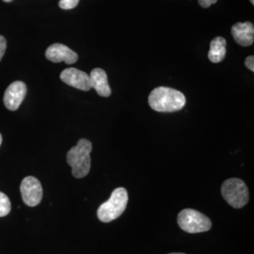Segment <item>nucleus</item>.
<instances>
[{"label": "nucleus", "mask_w": 254, "mask_h": 254, "mask_svg": "<svg viewBox=\"0 0 254 254\" xmlns=\"http://www.w3.org/2000/svg\"><path fill=\"white\" fill-rule=\"evenodd\" d=\"M151 109L157 112H175L186 105V97L181 91L168 87H157L149 95Z\"/></svg>", "instance_id": "1"}, {"label": "nucleus", "mask_w": 254, "mask_h": 254, "mask_svg": "<svg viewBox=\"0 0 254 254\" xmlns=\"http://www.w3.org/2000/svg\"><path fill=\"white\" fill-rule=\"evenodd\" d=\"M92 144L91 141L81 138L77 144L67 153V163L72 168L74 178L80 179L86 177L91 171V153Z\"/></svg>", "instance_id": "2"}, {"label": "nucleus", "mask_w": 254, "mask_h": 254, "mask_svg": "<svg viewBox=\"0 0 254 254\" xmlns=\"http://www.w3.org/2000/svg\"><path fill=\"white\" fill-rule=\"evenodd\" d=\"M127 203L128 193L127 190L124 188H118L112 192L109 200L99 206L97 217L102 222H111L123 215L127 209Z\"/></svg>", "instance_id": "3"}, {"label": "nucleus", "mask_w": 254, "mask_h": 254, "mask_svg": "<svg viewBox=\"0 0 254 254\" xmlns=\"http://www.w3.org/2000/svg\"><path fill=\"white\" fill-rule=\"evenodd\" d=\"M177 223L184 232L198 234L207 232L212 228L208 217L194 209H184L178 215Z\"/></svg>", "instance_id": "4"}, {"label": "nucleus", "mask_w": 254, "mask_h": 254, "mask_svg": "<svg viewBox=\"0 0 254 254\" xmlns=\"http://www.w3.org/2000/svg\"><path fill=\"white\" fill-rule=\"evenodd\" d=\"M221 194L224 200L234 208L244 207L249 201V190L245 183L238 178H230L221 186Z\"/></svg>", "instance_id": "5"}, {"label": "nucleus", "mask_w": 254, "mask_h": 254, "mask_svg": "<svg viewBox=\"0 0 254 254\" xmlns=\"http://www.w3.org/2000/svg\"><path fill=\"white\" fill-rule=\"evenodd\" d=\"M23 201L31 207L40 204L43 199V187L41 182L33 176H27L20 187Z\"/></svg>", "instance_id": "6"}, {"label": "nucleus", "mask_w": 254, "mask_h": 254, "mask_svg": "<svg viewBox=\"0 0 254 254\" xmlns=\"http://www.w3.org/2000/svg\"><path fill=\"white\" fill-rule=\"evenodd\" d=\"M27 85L23 81L11 83L4 94V105L7 109L15 111L19 109L27 94Z\"/></svg>", "instance_id": "7"}, {"label": "nucleus", "mask_w": 254, "mask_h": 254, "mask_svg": "<svg viewBox=\"0 0 254 254\" xmlns=\"http://www.w3.org/2000/svg\"><path fill=\"white\" fill-rule=\"evenodd\" d=\"M61 79L65 84L81 91H88L91 89L90 75L76 68L65 69L61 73Z\"/></svg>", "instance_id": "8"}, {"label": "nucleus", "mask_w": 254, "mask_h": 254, "mask_svg": "<svg viewBox=\"0 0 254 254\" xmlns=\"http://www.w3.org/2000/svg\"><path fill=\"white\" fill-rule=\"evenodd\" d=\"M46 57L48 61L55 64L64 62L66 64H73L78 60L77 54L63 44H53L49 46L46 49Z\"/></svg>", "instance_id": "9"}, {"label": "nucleus", "mask_w": 254, "mask_h": 254, "mask_svg": "<svg viewBox=\"0 0 254 254\" xmlns=\"http://www.w3.org/2000/svg\"><path fill=\"white\" fill-rule=\"evenodd\" d=\"M232 34L236 43L241 46H250L254 44V27L251 22L236 23L232 27Z\"/></svg>", "instance_id": "10"}, {"label": "nucleus", "mask_w": 254, "mask_h": 254, "mask_svg": "<svg viewBox=\"0 0 254 254\" xmlns=\"http://www.w3.org/2000/svg\"><path fill=\"white\" fill-rule=\"evenodd\" d=\"M91 88H93L98 95L102 97H109L111 94V89L109 87V80L107 73L101 69H93L90 74Z\"/></svg>", "instance_id": "11"}, {"label": "nucleus", "mask_w": 254, "mask_h": 254, "mask_svg": "<svg viewBox=\"0 0 254 254\" xmlns=\"http://www.w3.org/2000/svg\"><path fill=\"white\" fill-rule=\"evenodd\" d=\"M226 56V40L222 37H216L210 44L209 61L213 64L221 63Z\"/></svg>", "instance_id": "12"}, {"label": "nucleus", "mask_w": 254, "mask_h": 254, "mask_svg": "<svg viewBox=\"0 0 254 254\" xmlns=\"http://www.w3.org/2000/svg\"><path fill=\"white\" fill-rule=\"evenodd\" d=\"M10 209H11V204L8 196L3 192H0V218L6 217L7 215H9Z\"/></svg>", "instance_id": "13"}, {"label": "nucleus", "mask_w": 254, "mask_h": 254, "mask_svg": "<svg viewBox=\"0 0 254 254\" xmlns=\"http://www.w3.org/2000/svg\"><path fill=\"white\" fill-rule=\"evenodd\" d=\"M79 3V0H61L59 5L63 9H74Z\"/></svg>", "instance_id": "14"}, {"label": "nucleus", "mask_w": 254, "mask_h": 254, "mask_svg": "<svg viewBox=\"0 0 254 254\" xmlns=\"http://www.w3.org/2000/svg\"><path fill=\"white\" fill-rule=\"evenodd\" d=\"M6 48H7V41L4 37L0 35V62L6 52Z\"/></svg>", "instance_id": "15"}, {"label": "nucleus", "mask_w": 254, "mask_h": 254, "mask_svg": "<svg viewBox=\"0 0 254 254\" xmlns=\"http://www.w3.org/2000/svg\"><path fill=\"white\" fill-rule=\"evenodd\" d=\"M246 67L251 70L252 72H254V56H250L246 59L245 61Z\"/></svg>", "instance_id": "16"}, {"label": "nucleus", "mask_w": 254, "mask_h": 254, "mask_svg": "<svg viewBox=\"0 0 254 254\" xmlns=\"http://www.w3.org/2000/svg\"><path fill=\"white\" fill-rule=\"evenodd\" d=\"M218 0H199V4L202 8H209L213 4L217 3Z\"/></svg>", "instance_id": "17"}, {"label": "nucleus", "mask_w": 254, "mask_h": 254, "mask_svg": "<svg viewBox=\"0 0 254 254\" xmlns=\"http://www.w3.org/2000/svg\"><path fill=\"white\" fill-rule=\"evenodd\" d=\"M2 144V136H1V134H0V145Z\"/></svg>", "instance_id": "18"}, {"label": "nucleus", "mask_w": 254, "mask_h": 254, "mask_svg": "<svg viewBox=\"0 0 254 254\" xmlns=\"http://www.w3.org/2000/svg\"><path fill=\"white\" fill-rule=\"evenodd\" d=\"M4 1H5V2H11L12 0H4Z\"/></svg>", "instance_id": "19"}, {"label": "nucleus", "mask_w": 254, "mask_h": 254, "mask_svg": "<svg viewBox=\"0 0 254 254\" xmlns=\"http://www.w3.org/2000/svg\"><path fill=\"white\" fill-rule=\"evenodd\" d=\"M179 254V253H173V254Z\"/></svg>", "instance_id": "20"}, {"label": "nucleus", "mask_w": 254, "mask_h": 254, "mask_svg": "<svg viewBox=\"0 0 254 254\" xmlns=\"http://www.w3.org/2000/svg\"><path fill=\"white\" fill-rule=\"evenodd\" d=\"M251 2H252V4H253V5H254V0H251Z\"/></svg>", "instance_id": "21"}]
</instances>
